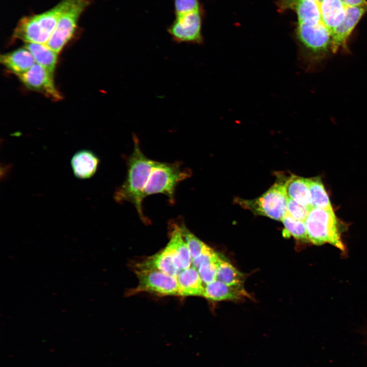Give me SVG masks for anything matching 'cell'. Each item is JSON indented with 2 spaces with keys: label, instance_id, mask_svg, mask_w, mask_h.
<instances>
[{
  "label": "cell",
  "instance_id": "cell-26",
  "mask_svg": "<svg viewBox=\"0 0 367 367\" xmlns=\"http://www.w3.org/2000/svg\"><path fill=\"white\" fill-rule=\"evenodd\" d=\"M310 209L291 198H287V213L296 219L304 221Z\"/></svg>",
  "mask_w": 367,
  "mask_h": 367
},
{
  "label": "cell",
  "instance_id": "cell-4",
  "mask_svg": "<svg viewBox=\"0 0 367 367\" xmlns=\"http://www.w3.org/2000/svg\"><path fill=\"white\" fill-rule=\"evenodd\" d=\"M304 222L309 241L312 244L329 243L342 250L345 249L333 209L312 207Z\"/></svg>",
  "mask_w": 367,
  "mask_h": 367
},
{
  "label": "cell",
  "instance_id": "cell-29",
  "mask_svg": "<svg viewBox=\"0 0 367 367\" xmlns=\"http://www.w3.org/2000/svg\"><path fill=\"white\" fill-rule=\"evenodd\" d=\"M346 6L367 5L366 0H340Z\"/></svg>",
  "mask_w": 367,
  "mask_h": 367
},
{
  "label": "cell",
  "instance_id": "cell-27",
  "mask_svg": "<svg viewBox=\"0 0 367 367\" xmlns=\"http://www.w3.org/2000/svg\"><path fill=\"white\" fill-rule=\"evenodd\" d=\"M201 9L199 0H174L175 15Z\"/></svg>",
  "mask_w": 367,
  "mask_h": 367
},
{
  "label": "cell",
  "instance_id": "cell-6",
  "mask_svg": "<svg viewBox=\"0 0 367 367\" xmlns=\"http://www.w3.org/2000/svg\"><path fill=\"white\" fill-rule=\"evenodd\" d=\"M296 35L303 58L309 62L322 59L331 49V34L321 21L315 25L297 24Z\"/></svg>",
  "mask_w": 367,
  "mask_h": 367
},
{
  "label": "cell",
  "instance_id": "cell-21",
  "mask_svg": "<svg viewBox=\"0 0 367 367\" xmlns=\"http://www.w3.org/2000/svg\"><path fill=\"white\" fill-rule=\"evenodd\" d=\"M308 184L312 207L333 209L321 178L319 176L309 178Z\"/></svg>",
  "mask_w": 367,
  "mask_h": 367
},
{
  "label": "cell",
  "instance_id": "cell-2",
  "mask_svg": "<svg viewBox=\"0 0 367 367\" xmlns=\"http://www.w3.org/2000/svg\"><path fill=\"white\" fill-rule=\"evenodd\" d=\"M66 4V0H62L47 11L22 17L14 30L13 37L26 43L46 44L54 31Z\"/></svg>",
  "mask_w": 367,
  "mask_h": 367
},
{
  "label": "cell",
  "instance_id": "cell-19",
  "mask_svg": "<svg viewBox=\"0 0 367 367\" xmlns=\"http://www.w3.org/2000/svg\"><path fill=\"white\" fill-rule=\"evenodd\" d=\"M0 61L17 76L27 71L36 63L32 54L25 47L2 55Z\"/></svg>",
  "mask_w": 367,
  "mask_h": 367
},
{
  "label": "cell",
  "instance_id": "cell-13",
  "mask_svg": "<svg viewBox=\"0 0 367 367\" xmlns=\"http://www.w3.org/2000/svg\"><path fill=\"white\" fill-rule=\"evenodd\" d=\"M203 297L213 301L238 300L249 295L243 284L229 285L218 280H215L205 285Z\"/></svg>",
  "mask_w": 367,
  "mask_h": 367
},
{
  "label": "cell",
  "instance_id": "cell-18",
  "mask_svg": "<svg viewBox=\"0 0 367 367\" xmlns=\"http://www.w3.org/2000/svg\"><path fill=\"white\" fill-rule=\"evenodd\" d=\"M286 195L301 205L312 207L308 184V178L291 175L284 180Z\"/></svg>",
  "mask_w": 367,
  "mask_h": 367
},
{
  "label": "cell",
  "instance_id": "cell-30",
  "mask_svg": "<svg viewBox=\"0 0 367 367\" xmlns=\"http://www.w3.org/2000/svg\"><path fill=\"white\" fill-rule=\"evenodd\" d=\"M314 1H316V2L318 3H321L323 0H314Z\"/></svg>",
  "mask_w": 367,
  "mask_h": 367
},
{
  "label": "cell",
  "instance_id": "cell-12",
  "mask_svg": "<svg viewBox=\"0 0 367 367\" xmlns=\"http://www.w3.org/2000/svg\"><path fill=\"white\" fill-rule=\"evenodd\" d=\"M170 240L165 247L171 254L174 263L180 272L191 267L192 257L178 224H172Z\"/></svg>",
  "mask_w": 367,
  "mask_h": 367
},
{
  "label": "cell",
  "instance_id": "cell-25",
  "mask_svg": "<svg viewBox=\"0 0 367 367\" xmlns=\"http://www.w3.org/2000/svg\"><path fill=\"white\" fill-rule=\"evenodd\" d=\"M221 259L219 256L217 258L205 261L199 266L197 271L204 285L216 280L218 264Z\"/></svg>",
  "mask_w": 367,
  "mask_h": 367
},
{
  "label": "cell",
  "instance_id": "cell-16",
  "mask_svg": "<svg viewBox=\"0 0 367 367\" xmlns=\"http://www.w3.org/2000/svg\"><path fill=\"white\" fill-rule=\"evenodd\" d=\"M179 296H203L205 285L197 270L191 267L181 271L177 275Z\"/></svg>",
  "mask_w": 367,
  "mask_h": 367
},
{
  "label": "cell",
  "instance_id": "cell-7",
  "mask_svg": "<svg viewBox=\"0 0 367 367\" xmlns=\"http://www.w3.org/2000/svg\"><path fill=\"white\" fill-rule=\"evenodd\" d=\"M91 0H66V6L46 45L59 53L73 37L78 19Z\"/></svg>",
  "mask_w": 367,
  "mask_h": 367
},
{
  "label": "cell",
  "instance_id": "cell-10",
  "mask_svg": "<svg viewBox=\"0 0 367 367\" xmlns=\"http://www.w3.org/2000/svg\"><path fill=\"white\" fill-rule=\"evenodd\" d=\"M18 77L28 88L39 92L53 100L61 99L62 96L54 84L53 73L39 64L35 63Z\"/></svg>",
  "mask_w": 367,
  "mask_h": 367
},
{
  "label": "cell",
  "instance_id": "cell-11",
  "mask_svg": "<svg viewBox=\"0 0 367 367\" xmlns=\"http://www.w3.org/2000/svg\"><path fill=\"white\" fill-rule=\"evenodd\" d=\"M366 12L367 5L346 7L344 20L331 34V50L332 53H336L341 47H346L349 37Z\"/></svg>",
  "mask_w": 367,
  "mask_h": 367
},
{
  "label": "cell",
  "instance_id": "cell-20",
  "mask_svg": "<svg viewBox=\"0 0 367 367\" xmlns=\"http://www.w3.org/2000/svg\"><path fill=\"white\" fill-rule=\"evenodd\" d=\"M25 47L31 52L36 63L53 73L57 62L58 53L46 44L27 43Z\"/></svg>",
  "mask_w": 367,
  "mask_h": 367
},
{
  "label": "cell",
  "instance_id": "cell-8",
  "mask_svg": "<svg viewBox=\"0 0 367 367\" xmlns=\"http://www.w3.org/2000/svg\"><path fill=\"white\" fill-rule=\"evenodd\" d=\"M138 279L136 287L128 294L135 295L148 292L158 296H179V287L176 277L164 272L149 269H135Z\"/></svg>",
  "mask_w": 367,
  "mask_h": 367
},
{
  "label": "cell",
  "instance_id": "cell-22",
  "mask_svg": "<svg viewBox=\"0 0 367 367\" xmlns=\"http://www.w3.org/2000/svg\"><path fill=\"white\" fill-rule=\"evenodd\" d=\"M216 280L227 284H243V275L229 262L220 259L218 267Z\"/></svg>",
  "mask_w": 367,
  "mask_h": 367
},
{
  "label": "cell",
  "instance_id": "cell-28",
  "mask_svg": "<svg viewBox=\"0 0 367 367\" xmlns=\"http://www.w3.org/2000/svg\"><path fill=\"white\" fill-rule=\"evenodd\" d=\"M219 256L218 254L207 245L204 251L199 256L192 259V266L197 270L202 263L217 258Z\"/></svg>",
  "mask_w": 367,
  "mask_h": 367
},
{
  "label": "cell",
  "instance_id": "cell-9",
  "mask_svg": "<svg viewBox=\"0 0 367 367\" xmlns=\"http://www.w3.org/2000/svg\"><path fill=\"white\" fill-rule=\"evenodd\" d=\"M202 9L176 15L167 28V32L173 41L178 43L201 44Z\"/></svg>",
  "mask_w": 367,
  "mask_h": 367
},
{
  "label": "cell",
  "instance_id": "cell-15",
  "mask_svg": "<svg viewBox=\"0 0 367 367\" xmlns=\"http://www.w3.org/2000/svg\"><path fill=\"white\" fill-rule=\"evenodd\" d=\"M99 160L92 151L83 149L76 152L71 159L74 175L80 179H88L96 172Z\"/></svg>",
  "mask_w": 367,
  "mask_h": 367
},
{
  "label": "cell",
  "instance_id": "cell-24",
  "mask_svg": "<svg viewBox=\"0 0 367 367\" xmlns=\"http://www.w3.org/2000/svg\"><path fill=\"white\" fill-rule=\"evenodd\" d=\"M181 234L189 249L192 259L199 256L207 245L192 233L184 224H180Z\"/></svg>",
  "mask_w": 367,
  "mask_h": 367
},
{
  "label": "cell",
  "instance_id": "cell-14",
  "mask_svg": "<svg viewBox=\"0 0 367 367\" xmlns=\"http://www.w3.org/2000/svg\"><path fill=\"white\" fill-rule=\"evenodd\" d=\"M134 269L157 270L177 277L180 272L172 256L165 247L160 252L146 257L134 265Z\"/></svg>",
  "mask_w": 367,
  "mask_h": 367
},
{
  "label": "cell",
  "instance_id": "cell-1",
  "mask_svg": "<svg viewBox=\"0 0 367 367\" xmlns=\"http://www.w3.org/2000/svg\"><path fill=\"white\" fill-rule=\"evenodd\" d=\"M134 149L127 160L126 178L114 194L118 202H129L135 206L139 216L146 221L142 203L144 191L150 174L156 161L147 158L142 151L139 140L133 135Z\"/></svg>",
  "mask_w": 367,
  "mask_h": 367
},
{
  "label": "cell",
  "instance_id": "cell-5",
  "mask_svg": "<svg viewBox=\"0 0 367 367\" xmlns=\"http://www.w3.org/2000/svg\"><path fill=\"white\" fill-rule=\"evenodd\" d=\"M284 180L280 179L260 196L251 200L237 198L236 202L253 214L282 221L287 214V196Z\"/></svg>",
  "mask_w": 367,
  "mask_h": 367
},
{
  "label": "cell",
  "instance_id": "cell-3",
  "mask_svg": "<svg viewBox=\"0 0 367 367\" xmlns=\"http://www.w3.org/2000/svg\"><path fill=\"white\" fill-rule=\"evenodd\" d=\"M191 175V170L183 167L179 162H156L145 186L144 197L154 194H163L168 197L170 204H174L177 185Z\"/></svg>",
  "mask_w": 367,
  "mask_h": 367
},
{
  "label": "cell",
  "instance_id": "cell-17",
  "mask_svg": "<svg viewBox=\"0 0 367 367\" xmlns=\"http://www.w3.org/2000/svg\"><path fill=\"white\" fill-rule=\"evenodd\" d=\"M321 21L331 34L342 23L346 13V7L340 0H323L319 3Z\"/></svg>",
  "mask_w": 367,
  "mask_h": 367
},
{
  "label": "cell",
  "instance_id": "cell-23",
  "mask_svg": "<svg viewBox=\"0 0 367 367\" xmlns=\"http://www.w3.org/2000/svg\"><path fill=\"white\" fill-rule=\"evenodd\" d=\"M284 226L285 237L293 236L302 241H309L304 221L296 219L287 213L281 221Z\"/></svg>",
  "mask_w": 367,
  "mask_h": 367
}]
</instances>
